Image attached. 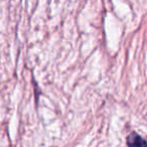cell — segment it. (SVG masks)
<instances>
[{"label": "cell", "mask_w": 147, "mask_h": 147, "mask_svg": "<svg viewBox=\"0 0 147 147\" xmlns=\"http://www.w3.org/2000/svg\"><path fill=\"white\" fill-rule=\"evenodd\" d=\"M127 144L129 147H147V142L139 135L132 133L127 138Z\"/></svg>", "instance_id": "obj_1"}]
</instances>
